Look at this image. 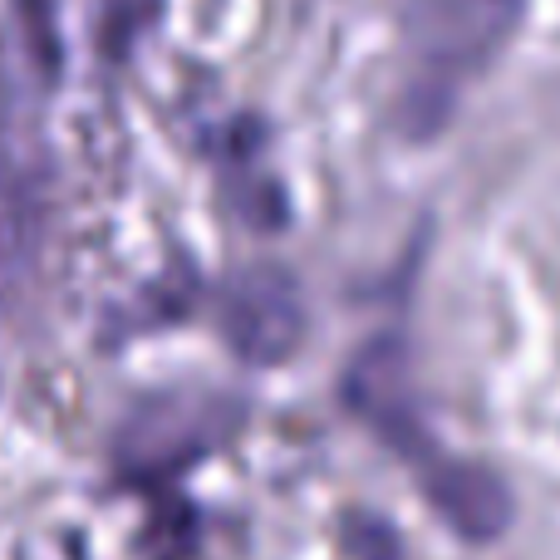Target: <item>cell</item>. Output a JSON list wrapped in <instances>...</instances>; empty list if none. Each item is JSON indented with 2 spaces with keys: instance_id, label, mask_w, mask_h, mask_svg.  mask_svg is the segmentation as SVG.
<instances>
[{
  "instance_id": "cell-1",
  "label": "cell",
  "mask_w": 560,
  "mask_h": 560,
  "mask_svg": "<svg viewBox=\"0 0 560 560\" xmlns=\"http://www.w3.org/2000/svg\"><path fill=\"white\" fill-rule=\"evenodd\" d=\"M217 325L246 364H280L305 339V295L280 266H246L226 280Z\"/></svg>"
},
{
  "instance_id": "cell-2",
  "label": "cell",
  "mask_w": 560,
  "mask_h": 560,
  "mask_svg": "<svg viewBox=\"0 0 560 560\" xmlns=\"http://www.w3.org/2000/svg\"><path fill=\"white\" fill-rule=\"evenodd\" d=\"M423 487H428V502L438 506V516L457 536H467V541H492L512 522V497H506V487L487 467L438 457V463H428Z\"/></svg>"
},
{
  "instance_id": "cell-3",
  "label": "cell",
  "mask_w": 560,
  "mask_h": 560,
  "mask_svg": "<svg viewBox=\"0 0 560 560\" xmlns=\"http://www.w3.org/2000/svg\"><path fill=\"white\" fill-rule=\"evenodd\" d=\"M207 438H212V423L197 413V404H177L173 413H167L163 404H153L128 423L124 443H118V457H124V467L158 472V467H177L183 457H192Z\"/></svg>"
},
{
  "instance_id": "cell-4",
  "label": "cell",
  "mask_w": 560,
  "mask_h": 560,
  "mask_svg": "<svg viewBox=\"0 0 560 560\" xmlns=\"http://www.w3.org/2000/svg\"><path fill=\"white\" fill-rule=\"evenodd\" d=\"M158 0H89V30L104 55H128L138 35L153 25Z\"/></svg>"
},
{
  "instance_id": "cell-5",
  "label": "cell",
  "mask_w": 560,
  "mask_h": 560,
  "mask_svg": "<svg viewBox=\"0 0 560 560\" xmlns=\"http://www.w3.org/2000/svg\"><path fill=\"white\" fill-rule=\"evenodd\" d=\"M349 546H354L359 560H404V551H398V536L388 532V526H378V522H354Z\"/></svg>"
}]
</instances>
